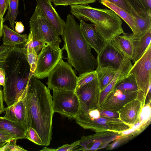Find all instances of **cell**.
Listing matches in <instances>:
<instances>
[{
	"label": "cell",
	"instance_id": "obj_1",
	"mask_svg": "<svg viewBox=\"0 0 151 151\" xmlns=\"http://www.w3.org/2000/svg\"><path fill=\"white\" fill-rule=\"evenodd\" d=\"M24 99L27 128L31 127L34 129L40 137L43 145L48 146L52 139V120L54 113L50 89L32 76Z\"/></svg>",
	"mask_w": 151,
	"mask_h": 151
},
{
	"label": "cell",
	"instance_id": "obj_2",
	"mask_svg": "<svg viewBox=\"0 0 151 151\" xmlns=\"http://www.w3.org/2000/svg\"><path fill=\"white\" fill-rule=\"evenodd\" d=\"M62 36L64 41L62 48L66 51L70 65L80 74L95 70L97 67V59L72 14L67 16Z\"/></svg>",
	"mask_w": 151,
	"mask_h": 151
},
{
	"label": "cell",
	"instance_id": "obj_3",
	"mask_svg": "<svg viewBox=\"0 0 151 151\" xmlns=\"http://www.w3.org/2000/svg\"><path fill=\"white\" fill-rule=\"evenodd\" d=\"M26 49L16 46L7 58L4 69L6 83L2 93L7 106L17 101L25 93L28 83L33 74L26 57Z\"/></svg>",
	"mask_w": 151,
	"mask_h": 151
},
{
	"label": "cell",
	"instance_id": "obj_4",
	"mask_svg": "<svg viewBox=\"0 0 151 151\" xmlns=\"http://www.w3.org/2000/svg\"><path fill=\"white\" fill-rule=\"evenodd\" d=\"M70 6L72 15L80 21L91 22L96 31L107 43H112L116 37L124 32L121 19L110 9L95 8L85 5Z\"/></svg>",
	"mask_w": 151,
	"mask_h": 151
},
{
	"label": "cell",
	"instance_id": "obj_5",
	"mask_svg": "<svg viewBox=\"0 0 151 151\" xmlns=\"http://www.w3.org/2000/svg\"><path fill=\"white\" fill-rule=\"evenodd\" d=\"M80 106L74 119L76 122L84 129L95 131H110L119 133L132 127L119 119L112 118L101 116L98 109H89L79 101Z\"/></svg>",
	"mask_w": 151,
	"mask_h": 151
},
{
	"label": "cell",
	"instance_id": "obj_6",
	"mask_svg": "<svg viewBox=\"0 0 151 151\" xmlns=\"http://www.w3.org/2000/svg\"><path fill=\"white\" fill-rule=\"evenodd\" d=\"M29 25L33 39L60 48L59 45L61 40L58 35L37 5L30 19Z\"/></svg>",
	"mask_w": 151,
	"mask_h": 151
},
{
	"label": "cell",
	"instance_id": "obj_7",
	"mask_svg": "<svg viewBox=\"0 0 151 151\" xmlns=\"http://www.w3.org/2000/svg\"><path fill=\"white\" fill-rule=\"evenodd\" d=\"M134 63L128 75L134 76L138 88L137 99L144 106L149 88L151 86V44L143 55Z\"/></svg>",
	"mask_w": 151,
	"mask_h": 151
},
{
	"label": "cell",
	"instance_id": "obj_8",
	"mask_svg": "<svg viewBox=\"0 0 151 151\" xmlns=\"http://www.w3.org/2000/svg\"><path fill=\"white\" fill-rule=\"evenodd\" d=\"M47 83L52 90L75 91L78 77L71 65L61 58L49 73Z\"/></svg>",
	"mask_w": 151,
	"mask_h": 151
},
{
	"label": "cell",
	"instance_id": "obj_9",
	"mask_svg": "<svg viewBox=\"0 0 151 151\" xmlns=\"http://www.w3.org/2000/svg\"><path fill=\"white\" fill-rule=\"evenodd\" d=\"M52 90L54 112L69 118L75 119L80 106L79 100L75 91Z\"/></svg>",
	"mask_w": 151,
	"mask_h": 151
},
{
	"label": "cell",
	"instance_id": "obj_10",
	"mask_svg": "<svg viewBox=\"0 0 151 151\" xmlns=\"http://www.w3.org/2000/svg\"><path fill=\"white\" fill-rule=\"evenodd\" d=\"M62 48L45 44L38 55L37 67L33 76L38 79L47 77L49 73L62 58Z\"/></svg>",
	"mask_w": 151,
	"mask_h": 151
},
{
	"label": "cell",
	"instance_id": "obj_11",
	"mask_svg": "<svg viewBox=\"0 0 151 151\" xmlns=\"http://www.w3.org/2000/svg\"><path fill=\"white\" fill-rule=\"evenodd\" d=\"M95 132L94 134L82 137L79 144L80 147L75 151H93L103 149L122 135V132L110 131Z\"/></svg>",
	"mask_w": 151,
	"mask_h": 151
},
{
	"label": "cell",
	"instance_id": "obj_12",
	"mask_svg": "<svg viewBox=\"0 0 151 151\" xmlns=\"http://www.w3.org/2000/svg\"><path fill=\"white\" fill-rule=\"evenodd\" d=\"M100 90L97 78L76 88L75 93L80 101L89 109H98Z\"/></svg>",
	"mask_w": 151,
	"mask_h": 151
},
{
	"label": "cell",
	"instance_id": "obj_13",
	"mask_svg": "<svg viewBox=\"0 0 151 151\" xmlns=\"http://www.w3.org/2000/svg\"><path fill=\"white\" fill-rule=\"evenodd\" d=\"M138 96V91L125 92L114 89L108 95L98 109L118 112L127 103L137 99Z\"/></svg>",
	"mask_w": 151,
	"mask_h": 151
},
{
	"label": "cell",
	"instance_id": "obj_14",
	"mask_svg": "<svg viewBox=\"0 0 151 151\" xmlns=\"http://www.w3.org/2000/svg\"><path fill=\"white\" fill-rule=\"evenodd\" d=\"M124 58L111 43H107L97 55V66L110 65L117 70Z\"/></svg>",
	"mask_w": 151,
	"mask_h": 151
},
{
	"label": "cell",
	"instance_id": "obj_15",
	"mask_svg": "<svg viewBox=\"0 0 151 151\" xmlns=\"http://www.w3.org/2000/svg\"><path fill=\"white\" fill-rule=\"evenodd\" d=\"M37 5L41 9L49 23L58 35H62L65 22L59 16L52 6L50 0H36Z\"/></svg>",
	"mask_w": 151,
	"mask_h": 151
},
{
	"label": "cell",
	"instance_id": "obj_16",
	"mask_svg": "<svg viewBox=\"0 0 151 151\" xmlns=\"http://www.w3.org/2000/svg\"><path fill=\"white\" fill-rule=\"evenodd\" d=\"M143 106L142 103L137 99L132 100L118 112L119 119L132 127L138 122Z\"/></svg>",
	"mask_w": 151,
	"mask_h": 151
},
{
	"label": "cell",
	"instance_id": "obj_17",
	"mask_svg": "<svg viewBox=\"0 0 151 151\" xmlns=\"http://www.w3.org/2000/svg\"><path fill=\"white\" fill-rule=\"evenodd\" d=\"M25 94L13 104L5 107V114L3 117L20 124L27 129V114L24 99Z\"/></svg>",
	"mask_w": 151,
	"mask_h": 151
},
{
	"label": "cell",
	"instance_id": "obj_18",
	"mask_svg": "<svg viewBox=\"0 0 151 151\" xmlns=\"http://www.w3.org/2000/svg\"><path fill=\"white\" fill-rule=\"evenodd\" d=\"M80 21V26L86 41L98 55L107 43L96 31L92 24L86 23L83 20Z\"/></svg>",
	"mask_w": 151,
	"mask_h": 151
},
{
	"label": "cell",
	"instance_id": "obj_19",
	"mask_svg": "<svg viewBox=\"0 0 151 151\" xmlns=\"http://www.w3.org/2000/svg\"><path fill=\"white\" fill-rule=\"evenodd\" d=\"M123 34L116 37L111 43L125 58L132 60L134 49L132 34L124 32Z\"/></svg>",
	"mask_w": 151,
	"mask_h": 151
},
{
	"label": "cell",
	"instance_id": "obj_20",
	"mask_svg": "<svg viewBox=\"0 0 151 151\" xmlns=\"http://www.w3.org/2000/svg\"><path fill=\"white\" fill-rule=\"evenodd\" d=\"M133 46V56L132 60L134 63L144 54L148 46L151 44V29L140 37L132 34Z\"/></svg>",
	"mask_w": 151,
	"mask_h": 151
},
{
	"label": "cell",
	"instance_id": "obj_21",
	"mask_svg": "<svg viewBox=\"0 0 151 151\" xmlns=\"http://www.w3.org/2000/svg\"><path fill=\"white\" fill-rule=\"evenodd\" d=\"M3 45L11 47L25 45L27 42V34L21 35L3 24L2 28Z\"/></svg>",
	"mask_w": 151,
	"mask_h": 151
},
{
	"label": "cell",
	"instance_id": "obj_22",
	"mask_svg": "<svg viewBox=\"0 0 151 151\" xmlns=\"http://www.w3.org/2000/svg\"><path fill=\"white\" fill-rule=\"evenodd\" d=\"M0 130L14 136L17 140L25 138L26 129L17 123L0 116Z\"/></svg>",
	"mask_w": 151,
	"mask_h": 151
},
{
	"label": "cell",
	"instance_id": "obj_23",
	"mask_svg": "<svg viewBox=\"0 0 151 151\" xmlns=\"http://www.w3.org/2000/svg\"><path fill=\"white\" fill-rule=\"evenodd\" d=\"M117 70L110 65L97 66L95 70L101 91L111 82Z\"/></svg>",
	"mask_w": 151,
	"mask_h": 151
},
{
	"label": "cell",
	"instance_id": "obj_24",
	"mask_svg": "<svg viewBox=\"0 0 151 151\" xmlns=\"http://www.w3.org/2000/svg\"><path fill=\"white\" fill-rule=\"evenodd\" d=\"M100 2L102 4L113 11L122 18L130 28L133 34L136 35L135 23L132 15L124 9L108 1L103 0L100 1Z\"/></svg>",
	"mask_w": 151,
	"mask_h": 151
},
{
	"label": "cell",
	"instance_id": "obj_25",
	"mask_svg": "<svg viewBox=\"0 0 151 151\" xmlns=\"http://www.w3.org/2000/svg\"><path fill=\"white\" fill-rule=\"evenodd\" d=\"M135 24L136 36L140 37L151 29V16L146 17L140 16L134 11L131 10Z\"/></svg>",
	"mask_w": 151,
	"mask_h": 151
},
{
	"label": "cell",
	"instance_id": "obj_26",
	"mask_svg": "<svg viewBox=\"0 0 151 151\" xmlns=\"http://www.w3.org/2000/svg\"><path fill=\"white\" fill-rule=\"evenodd\" d=\"M114 89L125 92L138 91L135 78L131 75H128L127 77L115 85Z\"/></svg>",
	"mask_w": 151,
	"mask_h": 151
},
{
	"label": "cell",
	"instance_id": "obj_27",
	"mask_svg": "<svg viewBox=\"0 0 151 151\" xmlns=\"http://www.w3.org/2000/svg\"><path fill=\"white\" fill-rule=\"evenodd\" d=\"M18 0H9L7 13L4 18L3 22L8 20L10 27L14 30L17 15L19 14Z\"/></svg>",
	"mask_w": 151,
	"mask_h": 151
},
{
	"label": "cell",
	"instance_id": "obj_28",
	"mask_svg": "<svg viewBox=\"0 0 151 151\" xmlns=\"http://www.w3.org/2000/svg\"><path fill=\"white\" fill-rule=\"evenodd\" d=\"M24 47L26 49L27 59L30 67V72L34 74L37 67L38 55L34 48L27 43L24 45Z\"/></svg>",
	"mask_w": 151,
	"mask_h": 151
},
{
	"label": "cell",
	"instance_id": "obj_29",
	"mask_svg": "<svg viewBox=\"0 0 151 151\" xmlns=\"http://www.w3.org/2000/svg\"><path fill=\"white\" fill-rule=\"evenodd\" d=\"M55 5L66 6L77 4L88 5L96 2V0H50Z\"/></svg>",
	"mask_w": 151,
	"mask_h": 151
},
{
	"label": "cell",
	"instance_id": "obj_30",
	"mask_svg": "<svg viewBox=\"0 0 151 151\" xmlns=\"http://www.w3.org/2000/svg\"><path fill=\"white\" fill-rule=\"evenodd\" d=\"M97 75L95 70L80 74L79 76L77 78L76 88L90 82L95 79Z\"/></svg>",
	"mask_w": 151,
	"mask_h": 151
},
{
	"label": "cell",
	"instance_id": "obj_31",
	"mask_svg": "<svg viewBox=\"0 0 151 151\" xmlns=\"http://www.w3.org/2000/svg\"><path fill=\"white\" fill-rule=\"evenodd\" d=\"M25 138L39 145H43L42 140L36 131L33 128L29 127L26 130Z\"/></svg>",
	"mask_w": 151,
	"mask_h": 151
},
{
	"label": "cell",
	"instance_id": "obj_32",
	"mask_svg": "<svg viewBox=\"0 0 151 151\" xmlns=\"http://www.w3.org/2000/svg\"><path fill=\"white\" fill-rule=\"evenodd\" d=\"M13 49V47L0 46V68L4 69L7 58Z\"/></svg>",
	"mask_w": 151,
	"mask_h": 151
},
{
	"label": "cell",
	"instance_id": "obj_33",
	"mask_svg": "<svg viewBox=\"0 0 151 151\" xmlns=\"http://www.w3.org/2000/svg\"><path fill=\"white\" fill-rule=\"evenodd\" d=\"M17 139L8 142L4 145L0 149V151H27L17 144Z\"/></svg>",
	"mask_w": 151,
	"mask_h": 151
},
{
	"label": "cell",
	"instance_id": "obj_34",
	"mask_svg": "<svg viewBox=\"0 0 151 151\" xmlns=\"http://www.w3.org/2000/svg\"><path fill=\"white\" fill-rule=\"evenodd\" d=\"M26 43L33 47L37 54L41 50L45 45L40 41L33 39L32 33L30 31L27 37V40Z\"/></svg>",
	"mask_w": 151,
	"mask_h": 151
},
{
	"label": "cell",
	"instance_id": "obj_35",
	"mask_svg": "<svg viewBox=\"0 0 151 151\" xmlns=\"http://www.w3.org/2000/svg\"><path fill=\"white\" fill-rule=\"evenodd\" d=\"M80 140L74 142L71 144L64 145L56 149L55 151H75V150L80 147L79 144Z\"/></svg>",
	"mask_w": 151,
	"mask_h": 151
},
{
	"label": "cell",
	"instance_id": "obj_36",
	"mask_svg": "<svg viewBox=\"0 0 151 151\" xmlns=\"http://www.w3.org/2000/svg\"><path fill=\"white\" fill-rule=\"evenodd\" d=\"M103 0H100V1ZM108 1L124 9L132 15L131 9L125 0H105Z\"/></svg>",
	"mask_w": 151,
	"mask_h": 151
},
{
	"label": "cell",
	"instance_id": "obj_37",
	"mask_svg": "<svg viewBox=\"0 0 151 151\" xmlns=\"http://www.w3.org/2000/svg\"><path fill=\"white\" fill-rule=\"evenodd\" d=\"M99 110L100 115L102 116L112 118L119 119L118 112H114L108 110Z\"/></svg>",
	"mask_w": 151,
	"mask_h": 151
},
{
	"label": "cell",
	"instance_id": "obj_38",
	"mask_svg": "<svg viewBox=\"0 0 151 151\" xmlns=\"http://www.w3.org/2000/svg\"><path fill=\"white\" fill-rule=\"evenodd\" d=\"M14 139H16L14 136L5 131L0 130V140L8 142Z\"/></svg>",
	"mask_w": 151,
	"mask_h": 151
},
{
	"label": "cell",
	"instance_id": "obj_39",
	"mask_svg": "<svg viewBox=\"0 0 151 151\" xmlns=\"http://www.w3.org/2000/svg\"><path fill=\"white\" fill-rule=\"evenodd\" d=\"M9 1V0H0V13L2 18L8 9Z\"/></svg>",
	"mask_w": 151,
	"mask_h": 151
},
{
	"label": "cell",
	"instance_id": "obj_40",
	"mask_svg": "<svg viewBox=\"0 0 151 151\" xmlns=\"http://www.w3.org/2000/svg\"><path fill=\"white\" fill-rule=\"evenodd\" d=\"M15 24L14 29L16 32L20 34L24 31V26L21 22H16Z\"/></svg>",
	"mask_w": 151,
	"mask_h": 151
},
{
	"label": "cell",
	"instance_id": "obj_41",
	"mask_svg": "<svg viewBox=\"0 0 151 151\" xmlns=\"http://www.w3.org/2000/svg\"><path fill=\"white\" fill-rule=\"evenodd\" d=\"M6 83V75L4 69L0 68V86L3 87Z\"/></svg>",
	"mask_w": 151,
	"mask_h": 151
},
{
	"label": "cell",
	"instance_id": "obj_42",
	"mask_svg": "<svg viewBox=\"0 0 151 151\" xmlns=\"http://www.w3.org/2000/svg\"><path fill=\"white\" fill-rule=\"evenodd\" d=\"M4 101L2 91L0 90V115L5 111V107L4 106Z\"/></svg>",
	"mask_w": 151,
	"mask_h": 151
},
{
	"label": "cell",
	"instance_id": "obj_43",
	"mask_svg": "<svg viewBox=\"0 0 151 151\" xmlns=\"http://www.w3.org/2000/svg\"><path fill=\"white\" fill-rule=\"evenodd\" d=\"M3 19L0 13V40L1 37H2L3 33H2V28L3 25Z\"/></svg>",
	"mask_w": 151,
	"mask_h": 151
},
{
	"label": "cell",
	"instance_id": "obj_44",
	"mask_svg": "<svg viewBox=\"0 0 151 151\" xmlns=\"http://www.w3.org/2000/svg\"><path fill=\"white\" fill-rule=\"evenodd\" d=\"M56 149L49 148L47 147L44 148L41 151H55Z\"/></svg>",
	"mask_w": 151,
	"mask_h": 151
},
{
	"label": "cell",
	"instance_id": "obj_45",
	"mask_svg": "<svg viewBox=\"0 0 151 151\" xmlns=\"http://www.w3.org/2000/svg\"><path fill=\"white\" fill-rule=\"evenodd\" d=\"M7 142L0 140V149L2 148Z\"/></svg>",
	"mask_w": 151,
	"mask_h": 151
},
{
	"label": "cell",
	"instance_id": "obj_46",
	"mask_svg": "<svg viewBox=\"0 0 151 151\" xmlns=\"http://www.w3.org/2000/svg\"><path fill=\"white\" fill-rule=\"evenodd\" d=\"M148 4L151 5V0H143Z\"/></svg>",
	"mask_w": 151,
	"mask_h": 151
}]
</instances>
